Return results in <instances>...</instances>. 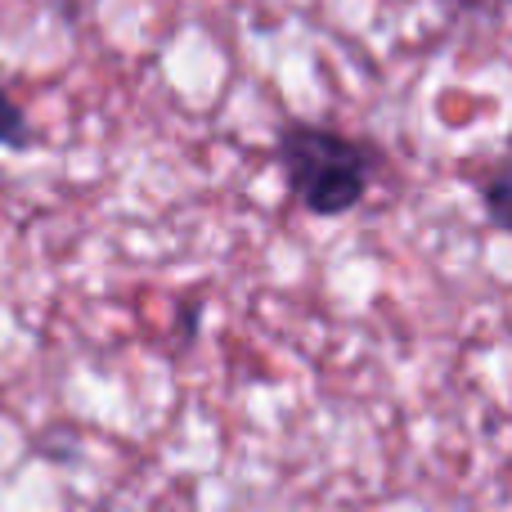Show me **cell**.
Returning <instances> with one entry per match:
<instances>
[{"label":"cell","instance_id":"cell-3","mask_svg":"<svg viewBox=\"0 0 512 512\" xmlns=\"http://www.w3.org/2000/svg\"><path fill=\"white\" fill-rule=\"evenodd\" d=\"M0 144H5V149H27V144H32V126H27L23 108H18L5 90H0Z\"/></svg>","mask_w":512,"mask_h":512},{"label":"cell","instance_id":"cell-1","mask_svg":"<svg viewBox=\"0 0 512 512\" xmlns=\"http://www.w3.org/2000/svg\"><path fill=\"white\" fill-rule=\"evenodd\" d=\"M279 167L297 203L315 216H346L364 203L373 180V153L342 131L292 122L279 135Z\"/></svg>","mask_w":512,"mask_h":512},{"label":"cell","instance_id":"cell-2","mask_svg":"<svg viewBox=\"0 0 512 512\" xmlns=\"http://www.w3.org/2000/svg\"><path fill=\"white\" fill-rule=\"evenodd\" d=\"M481 203H486V216L495 230L512 234V158L495 162L481 180Z\"/></svg>","mask_w":512,"mask_h":512}]
</instances>
